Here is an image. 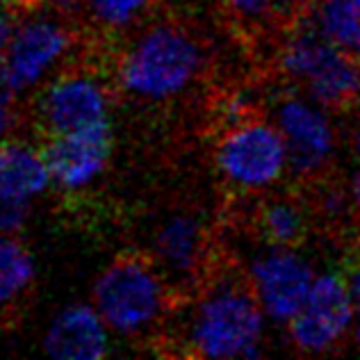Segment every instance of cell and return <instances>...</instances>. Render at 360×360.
<instances>
[{
    "mask_svg": "<svg viewBox=\"0 0 360 360\" xmlns=\"http://www.w3.org/2000/svg\"><path fill=\"white\" fill-rule=\"evenodd\" d=\"M158 0H84L87 16L105 32H123L139 23Z\"/></svg>",
    "mask_w": 360,
    "mask_h": 360,
    "instance_id": "cell-18",
    "label": "cell"
},
{
    "mask_svg": "<svg viewBox=\"0 0 360 360\" xmlns=\"http://www.w3.org/2000/svg\"><path fill=\"white\" fill-rule=\"evenodd\" d=\"M207 255L205 224L194 212H174L153 235V262L172 285L194 283Z\"/></svg>",
    "mask_w": 360,
    "mask_h": 360,
    "instance_id": "cell-12",
    "label": "cell"
},
{
    "mask_svg": "<svg viewBox=\"0 0 360 360\" xmlns=\"http://www.w3.org/2000/svg\"><path fill=\"white\" fill-rule=\"evenodd\" d=\"M271 121L288 144L290 174L297 178L324 174L338 146L330 110L306 96L301 89L288 91L274 103Z\"/></svg>",
    "mask_w": 360,
    "mask_h": 360,
    "instance_id": "cell-9",
    "label": "cell"
},
{
    "mask_svg": "<svg viewBox=\"0 0 360 360\" xmlns=\"http://www.w3.org/2000/svg\"><path fill=\"white\" fill-rule=\"evenodd\" d=\"M347 198H349V205H352V210L360 214V169H358V172H354L352 178H349Z\"/></svg>",
    "mask_w": 360,
    "mask_h": 360,
    "instance_id": "cell-24",
    "label": "cell"
},
{
    "mask_svg": "<svg viewBox=\"0 0 360 360\" xmlns=\"http://www.w3.org/2000/svg\"><path fill=\"white\" fill-rule=\"evenodd\" d=\"M32 205L0 201V235H16L30 219Z\"/></svg>",
    "mask_w": 360,
    "mask_h": 360,
    "instance_id": "cell-20",
    "label": "cell"
},
{
    "mask_svg": "<svg viewBox=\"0 0 360 360\" xmlns=\"http://www.w3.org/2000/svg\"><path fill=\"white\" fill-rule=\"evenodd\" d=\"M91 297L112 333L135 340L165 324L172 308V283L153 260L126 253L101 271Z\"/></svg>",
    "mask_w": 360,
    "mask_h": 360,
    "instance_id": "cell-3",
    "label": "cell"
},
{
    "mask_svg": "<svg viewBox=\"0 0 360 360\" xmlns=\"http://www.w3.org/2000/svg\"><path fill=\"white\" fill-rule=\"evenodd\" d=\"M317 271L299 246H264L246 269L249 288L274 324H290L306 301Z\"/></svg>",
    "mask_w": 360,
    "mask_h": 360,
    "instance_id": "cell-10",
    "label": "cell"
},
{
    "mask_svg": "<svg viewBox=\"0 0 360 360\" xmlns=\"http://www.w3.org/2000/svg\"><path fill=\"white\" fill-rule=\"evenodd\" d=\"M41 148L53 187L64 194H78L96 185L108 172L112 158V130L53 135Z\"/></svg>",
    "mask_w": 360,
    "mask_h": 360,
    "instance_id": "cell-11",
    "label": "cell"
},
{
    "mask_svg": "<svg viewBox=\"0 0 360 360\" xmlns=\"http://www.w3.org/2000/svg\"><path fill=\"white\" fill-rule=\"evenodd\" d=\"M49 187L53 183L41 146L18 137L0 139V201L32 205Z\"/></svg>",
    "mask_w": 360,
    "mask_h": 360,
    "instance_id": "cell-14",
    "label": "cell"
},
{
    "mask_svg": "<svg viewBox=\"0 0 360 360\" xmlns=\"http://www.w3.org/2000/svg\"><path fill=\"white\" fill-rule=\"evenodd\" d=\"M255 231L269 246H301L308 235V212L297 198L274 196L255 212Z\"/></svg>",
    "mask_w": 360,
    "mask_h": 360,
    "instance_id": "cell-16",
    "label": "cell"
},
{
    "mask_svg": "<svg viewBox=\"0 0 360 360\" xmlns=\"http://www.w3.org/2000/svg\"><path fill=\"white\" fill-rule=\"evenodd\" d=\"M18 96L12 94L3 82H0V139H7L14 135L18 126Z\"/></svg>",
    "mask_w": 360,
    "mask_h": 360,
    "instance_id": "cell-21",
    "label": "cell"
},
{
    "mask_svg": "<svg viewBox=\"0 0 360 360\" xmlns=\"http://www.w3.org/2000/svg\"><path fill=\"white\" fill-rule=\"evenodd\" d=\"M37 278V267L30 249L16 235H0V317L9 312Z\"/></svg>",
    "mask_w": 360,
    "mask_h": 360,
    "instance_id": "cell-17",
    "label": "cell"
},
{
    "mask_svg": "<svg viewBox=\"0 0 360 360\" xmlns=\"http://www.w3.org/2000/svg\"><path fill=\"white\" fill-rule=\"evenodd\" d=\"M358 105H360V96H358Z\"/></svg>",
    "mask_w": 360,
    "mask_h": 360,
    "instance_id": "cell-28",
    "label": "cell"
},
{
    "mask_svg": "<svg viewBox=\"0 0 360 360\" xmlns=\"http://www.w3.org/2000/svg\"><path fill=\"white\" fill-rule=\"evenodd\" d=\"M217 172L235 192L260 194L290 174L288 144L271 119L251 117L224 128L214 150Z\"/></svg>",
    "mask_w": 360,
    "mask_h": 360,
    "instance_id": "cell-6",
    "label": "cell"
},
{
    "mask_svg": "<svg viewBox=\"0 0 360 360\" xmlns=\"http://www.w3.org/2000/svg\"><path fill=\"white\" fill-rule=\"evenodd\" d=\"M34 105L49 137L112 130V89L96 71L64 66L39 89Z\"/></svg>",
    "mask_w": 360,
    "mask_h": 360,
    "instance_id": "cell-7",
    "label": "cell"
},
{
    "mask_svg": "<svg viewBox=\"0 0 360 360\" xmlns=\"http://www.w3.org/2000/svg\"><path fill=\"white\" fill-rule=\"evenodd\" d=\"M73 49L75 32L66 23L64 14L51 9L25 14L14 21L0 64V82L16 96L39 91L64 69Z\"/></svg>",
    "mask_w": 360,
    "mask_h": 360,
    "instance_id": "cell-5",
    "label": "cell"
},
{
    "mask_svg": "<svg viewBox=\"0 0 360 360\" xmlns=\"http://www.w3.org/2000/svg\"><path fill=\"white\" fill-rule=\"evenodd\" d=\"M205 69V49L185 25L158 21L141 30L117 62V87L141 103H167L192 87Z\"/></svg>",
    "mask_w": 360,
    "mask_h": 360,
    "instance_id": "cell-2",
    "label": "cell"
},
{
    "mask_svg": "<svg viewBox=\"0 0 360 360\" xmlns=\"http://www.w3.org/2000/svg\"><path fill=\"white\" fill-rule=\"evenodd\" d=\"M285 78L328 110L358 105L360 62L330 44L306 16L288 32L278 53Z\"/></svg>",
    "mask_w": 360,
    "mask_h": 360,
    "instance_id": "cell-4",
    "label": "cell"
},
{
    "mask_svg": "<svg viewBox=\"0 0 360 360\" xmlns=\"http://www.w3.org/2000/svg\"><path fill=\"white\" fill-rule=\"evenodd\" d=\"M352 148H354L356 158L360 160V128L356 130V135H354V139H352Z\"/></svg>",
    "mask_w": 360,
    "mask_h": 360,
    "instance_id": "cell-26",
    "label": "cell"
},
{
    "mask_svg": "<svg viewBox=\"0 0 360 360\" xmlns=\"http://www.w3.org/2000/svg\"><path fill=\"white\" fill-rule=\"evenodd\" d=\"M352 340L360 349V306H356V317H354V328H352Z\"/></svg>",
    "mask_w": 360,
    "mask_h": 360,
    "instance_id": "cell-25",
    "label": "cell"
},
{
    "mask_svg": "<svg viewBox=\"0 0 360 360\" xmlns=\"http://www.w3.org/2000/svg\"><path fill=\"white\" fill-rule=\"evenodd\" d=\"M267 315L249 281L219 276L196 295L180 321L187 352L212 360H251L264 349Z\"/></svg>",
    "mask_w": 360,
    "mask_h": 360,
    "instance_id": "cell-1",
    "label": "cell"
},
{
    "mask_svg": "<svg viewBox=\"0 0 360 360\" xmlns=\"http://www.w3.org/2000/svg\"><path fill=\"white\" fill-rule=\"evenodd\" d=\"M306 18L330 44L360 62V0H312Z\"/></svg>",
    "mask_w": 360,
    "mask_h": 360,
    "instance_id": "cell-15",
    "label": "cell"
},
{
    "mask_svg": "<svg viewBox=\"0 0 360 360\" xmlns=\"http://www.w3.org/2000/svg\"><path fill=\"white\" fill-rule=\"evenodd\" d=\"M14 3H16V0H0V14H7V12H12Z\"/></svg>",
    "mask_w": 360,
    "mask_h": 360,
    "instance_id": "cell-27",
    "label": "cell"
},
{
    "mask_svg": "<svg viewBox=\"0 0 360 360\" xmlns=\"http://www.w3.org/2000/svg\"><path fill=\"white\" fill-rule=\"evenodd\" d=\"M356 301L342 271H321L299 312L288 324L290 345L303 356L335 352L352 338Z\"/></svg>",
    "mask_w": 360,
    "mask_h": 360,
    "instance_id": "cell-8",
    "label": "cell"
},
{
    "mask_svg": "<svg viewBox=\"0 0 360 360\" xmlns=\"http://www.w3.org/2000/svg\"><path fill=\"white\" fill-rule=\"evenodd\" d=\"M112 335L94 303H71L49 324L44 352L58 360H98L110 354Z\"/></svg>",
    "mask_w": 360,
    "mask_h": 360,
    "instance_id": "cell-13",
    "label": "cell"
},
{
    "mask_svg": "<svg viewBox=\"0 0 360 360\" xmlns=\"http://www.w3.org/2000/svg\"><path fill=\"white\" fill-rule=\"evenodd\" d=\"M342 274H345V281H347L349 292H352V297L356 301V306H360V253L349 258Z\"/></svg>",
    "mask_w": 360,
    "mask_h": 360,
    "instance_id": "cell-22",
    "label": "cell"
},
{
    "mask_svg": "<svg viewBox=\"0 0 360 360\" xmlns=\"http://www.w3.org/2000/svg\"><path fill=\"white\" fill-rule=\"evenodd\" d=\"M229 12L242 23H267L295 9L297 0H224Z\"/></svg>",
    "mask_w": 360,
    "mask_h": 360,
    "instance_id": "cell-19",
    "label": "cell"
},
{
    "mask_svg": "<svg viewBox=\"0 0 360 360\" xmlns=\"http://www.w3.org/2000/svg\"><path fill=\"white\" fill-rule=\"evenodd\" d=\"M14 21H16V18L12 16V12L0 14V64H3L7 44H9V37H12V30H14Z\"/></svg>",
    "mask_w": 360,
    "mask_h": 360,
    "instance_id": "cell-23",
    "label": "cell"
}]
</instances>
